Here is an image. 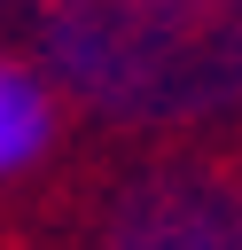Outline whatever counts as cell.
Masks as SVG:
<instances>
[{"label": "cell", "instance_id": "cell-1", "mask_svg": "<svg viewBox=\"0 0 242 250\" xmlns=\"http://www.w3.org/2000/svg\"><path fill=\"white\" fill-rule=\"evenodd\" d=\"M47 62L133 125H187L242 102V0H39Z\"/></svg>", "mask_w": 242, "mask_h": 250}, {"label": "cell", "instance_id": "cell-2", "mask_svg": "<svg viewBox=\"0 0 242 250\" xmlns=\"http://www.w3.org/2000/svg\"><path fill=\"white\" fill-rule=\"evenodd\" d=\"M101 250H242L234 164H148L101 219Z\"/></svg>", "mask_w": 242, "mask_h": 250}, {"label": "cell", "instance_id": "cell-3", "mask_svg": "<svg viewBox=\"0 0 242 250\" xmlns=\"http://www.w3.org/2000/svg\"><path fill=\"white\" fill-rule=\"evenodd\" d=\"M55 141V94L23 70V62H0V180L8 172H31Z\"/></svg>", "mask_w": 242, "mask_h": 250}]
</instances>
